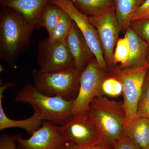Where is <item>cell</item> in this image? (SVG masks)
Returning a JSON list of instances; mask_svg holds the SVG:
<instances>
[{"label": "cell", "mask_w": 149, "mask_h": 149, "mask_svg": "<svg viewBox=\"0 0 149 149\" xmlns=\"http://www.w3.org/2000/svg\"><path fill=\"white\" fill-rule=\"evenodd\" d=\"M77 149H99V144L92 146L85 147V148H78Z\"/></svg>", "instance_id": "29"}, {"label": "cell", "mask_w": 149, "mask_h": 149, "mask_svg": "<svg viewBox=\"0 0 149 149\" xmlns=\"http://www.w3.org/2000/svg\"><path fill=\"white\" fill-rule=\"evenodd\" d=\"M99 149H113L112 147L103 144H99Z\"/></svg>", "instance_id": "30"}, {"label": "cell", "mask_w": 149, "mask_h": 149, "mask_svg": "<svg viewBox=\"0 0 149 149\" xmlns=\"http://www.w3.org/2000/svg\"><path fill=\"white\" fill-rule=\"evenodd\" d=\"M111 69V76L118 79L122 85L123 102L126 112L123 131L130 127L136 118L137 106L148 68L146 64L132 68L112 67Z\"/></svg>", "instance_id": "5"}, {"label": "cell", "mask_w": 149, "mask_h": 149, "mask_svg": "<svg viewBox=\"0 0 149 149\" xmlns=\"http://www.w3.org/2000/svg\"><path fill=\"white\" fill-rule=\"evenodd\" d=\"M51 0H0L1 7L10 8L20 14L35 29H42L41 18Z\"/></svg>", "instance_id": "12"}, {"label": "cell", "mask_w": 149, "mask_h": 149, "mask_svg": "<svg viewBox=\"0 0 149 149\" xmlns=\"http://www.w3.org/2000/svg\"><path fill=\"white\" fill-rule=\"evenodd\" d=\"M15 101L36 107L44 120L57 125H63L72 116L71 109L73 101L47 95L37 90L33 84H27L21 88L17 93Z\"/></svg>", "instance_id": "3"}, {"label": "cell", "mask_w": 149, "mask_h": 149, "mask_svg": "<svg viewBox=\"0 0 149 149\" xmlns=\"http://www.w3.org/2000/svg\"><path fill=\"white\" fill-rule=\"evenodd\" d=\"M77 148L78 147L76 146L75 144L73 143L69 142L67 146L65 148V149H77Z\"/></svg>", "instance_id": "28"}, {"label": "cell", "mask_w": 149, "mask_h": 149, "mask_svg": "<svg viewBox=\"0 0 149 149\" xmlns=\"http://www.w3.org/2000/svg\"><path fill=\"white\" fill-rule=\"evenodd\" d=\"M145 117L149 119V70L144 80L142 93L136 110V118Z\"/></svg>", "instance_id": "22"}, {"label": "cell", "mask_w": 149, "mask_h": 149, "mask_svg": "<svg viewBox=\"0 0 149 149\" xmlns=\"http://www.w3.org/2000/svg\"><path fill=\"white\" fill-rule=\"evenodd\" d=\"M89 21L97 31L104 56L108 66H113L115 47L121 29L118 21L115 9L96 17H88Z\"/></svg>", "instance_id": "11"}, {"label": "cell", "mask_w": 149, "mask_h": 149, "mask_svg": "<svg viewBox=\"0 0 149 149\" xmlns=\"http://www.w3.org/2000/svg\"><path fill=\"white\" fill-rule=\"evenodd\" d=\"M102 90L104 95L118 97L122 94V85L116 77L108 76L102 83Z\"/></svg>", "instance_id": "23"}, {"label": "cell", "mask_w": 149, "mask_h": 149, "mask_svg": "<svg viewBox=\"0 0 149 149\" xmlns=\"http://www.w3.org/2000/svg\"><path fill=\"white\" fill-rule=\"evenodd\" d=\"M80 11L88 17L100 16L115 8V0H71Z\"/></svg>", "instance_id": "17"}, {"label": "cell", "mask_w": 149, "mask_h": 149, "mask_svg": "<svg viewBox=\"0 0 149 149\" xmlns=\"http://www.w3.org/2000/svg\"><path fill=\"white\" fill-rule=\"evenodd\" d=\"M87 113L95 123L101 143L112 148L122 135L126 120L123 101H116L105 95L97 97L90 104Z\"/></svg>", "instance_id": "2"}, {"label": "cell", "mask_w": 149, "mask_h": 149, "mask_svg": "<svg viewBox=\"0 0 149 149\" xmlns=\"http://www.w3.org/2000/svg\"><path fill=\"white\" fill-rule=\"evenodd\" d=\"M34 28L18 12L2 7L0 11V59L10 66L29 47Z\"/></svg>", "instance_id": "1"}, {"label": "cell", "mask_w": 149, "mask_h": 149, "mask_svg": "<svg viewBox=\"0 0 149 149\" xmlns=\"http://www.w3.org/2000/svg\"><path fill=\"white\" fill-rule=\"evenodd\" d=\"M149 149V148H148V149Z\"/></svg>", "instance_id": "32"}, {"label": "cell", "mask_w": 149, "mask_h": 149, "mask_svg": "<svg viewBox=\"0 0 149 149\" xmlns=\"http://www.w3.org/2000/svg\"><path fill=\"white\" fill-rule=\"evenodd\" d=\"M130 56L129 41L125 35L118 39L116 43L113 54V66L123 68L128 62Z\"/></svg>", "instance_id": "21"}, {"label": "cell", "mask_w": 149, "mask_h": 149, "mask_svg": "<svg viewBox=\"0 0 149 149\" xmlns=\"http://www.w3.org/2000/svg\"><path fill=\"white\" fill-rule=\"evenodd\" d=\"M122 134L127 136L139 149H148L149 147V118H136Z\"/></svg>", "instance_id": "16"}, {"label": "cell", "mask_w": 149, "mask_h": 149, "mask_svg": "<svg viewBox=\"0 0 149 149\" xmlns=\"http://www.w3.org/2000/svg\"><path fill=\"white\" fill-rule=\"evenodd\" d=\"M125 32V35L129 41L130 56L127 63L122 68L139 67L145 65L149 44L143 40L130 25Z\"/></svg>", "instance_id": "15"}, {"label": "cell", "mask_w": 149, "mask_h": 149, "mask_svg": "<svg viewBox=\"0 0 149 149\" xmlns=\"http://www.w3.org/2000/svg\"><path fill=\"white\" fill-rule=\"evenodd\" d=\"M145 0H115V9L121 31L125 32L134 13Z\"/></svg>", "instance_id": "18"}, {"label": "cell", "mask_w": 149, "mask_h": 149, "mask_svg": "<svg viewBox=\"0 0 149 149\" xmlns=\"http://www.w3.org/2000/svg\"><path fill=\"white\" fill-rule=\"evenodd\" d=\"M129 25L149 45V18L131 21Z\"/></svg>", "instance_id": "24"}, {"label": "cell", "mask_w": 149, "mask_h": 149, "mask_svg": "<svg viewBox=\"0 0 149 149\" xmlns=\"http://www.w3.org/2000/svg\"><path fill=\"white\" fill-rule=\"evenodd\" d=\"M105 71L99 66L95 58L91 60L83 69L78 93L71 107V116L87 112L94 99L104 95L102 85L108 77Z\"/></svg>", "instance_id": "6"}, {"label": "cell", "mask_w": 149, "mask_h": 149, "mask_svg": "<svg viewBox=\"0 0 149 149\" xmlns=\"http://www.w3.org/2000/svg\"><path fill=\"white\" fill-rule=\"evenodd\" d=\"M13 83H7L0 87V130L10 128H19L32 135L39 129L45 120L39 109L33 107L34 113L29 118L22 120H13L7 116L3 107V94L6 89L13 86Z\"/></svg>", "instance_id": "13"}, {"label": "cell", "mask_w": 149, "mask_h": 149, "mask_svg": "<svg viewBox=\"0 0 149 149\" xmlns=\"http://www.w3.org/2000/svg\"><path fill=\"white\" fill-rule=\"evenodd\" d=\"M113 149H140L127 136L122 134L112 146Z\"/></svg>", "instance_id": "25"}, {"label": "cell", "mask_w": 149, "mask_h": 149, "mask_svg": "<svg viewBox=\"0 0 149 149\" xmlns=\"http://www.w3.org/2000/svg\"><path fill=\"white\" fill-rule=\"evenodd\" d=\"M51 2L64 10L71 17L84 36L97 63L106 71L109 67L105 59L101 42L97 31L89 21L88 17L78 10L71 0H51Z\"/></svg>", "instance_id": "9"}, {"label": "cell", "mask_w": 149, "mask_h": 149, "mask_svg": "<svg viewBox=\"0 0 149 149\" xmlns=\"http://www.w3.org/2000/svg\"><path fill=\"white\" fill-rule=\"evenodd\" d=\"M13 136L21 149H65L69 143L62 134L61 125L46 120L29 139Z\"/></svg>", "instance_id": "10"}, {"label": "cell", "mask_w": 149, "mask_h": 149, "mask_svg": "<svg viewBox=\"0 0 149 149\" xmlns=\"http://www.w3.org/2000/svg\"><path fill=\"white\" fill-rule=\"evenodd\" d=\"M61 130L65 140L78 148L101 143L98 128L87 112L72 116L65 123L61 125Z\"/></svg>", "instance_id": "8"}, {"label": "cell", "mask_w": 149, "mask_h": 149, "mask_svg": "<svg viewBox=\"0 0 149 149\" xmlns=\"http://www.w3.org/2000/svg\"><path fill=\"white\" fill-rule=\"evenodd\" d=\"M17 143L13 136L3 134L0 137V149H21L17 148Z\"/></svg>", "instance_id": "27"}, {"label": "cell", "mask_w": 149, "mask_h": 149, "mask_svg": "<svg viewBox=\"0 0 149 149\" xmlns=\"http://www.w3.org/2000/svg\"><path fill=\"white\" fill-rule=\"evenodd\" d=\"M81 72L75 68L52 72L34 69L32 74L33 85L47 95L73 101L79 90Z\"/></svg>", "instance_id": "4"}, {"label": "cell", "mask_w": 149, "mask_h": 149, "mask_svg": "<svg viewBox=\"0 0 149 149\" xmlns=\"http://www.w3.org/2000/svg\"><path fill=\"white\" fill-rule=\"evenodd\" d=\"M73 23L71 17L61 9L58 22L52 35L49 37V40L53 42L66 41Z\"/></svg>", "instance_id": "19"}, {"label": "cell", "mask_w": 149, "mask_h": 149, "mask_svg": "<svg viewBox=\"0 0 149 149\" xmlns=\"http://www.w3.org/2000/svg\"><path fill=\"white\" fill-rule=\"evenodd\" d=\"M149 18V0H145L131 18V21Z\"/></svg>", "instance_id": "26"}, {"label": "cell", "mask_w": 149, "mask_h": 149, "mask_svg": "<svg viewBox=\"0 0 149 149\" xmlns=\"http://www.w3.org/2000/svg\"><path fill=\"white\" fill-rule=\"evenodd\" d=\"M61 8L50 2L46 6L41 18L42 28H45L49 33V37L52 35L59 18Z\"/></svg>", "instance_id": "20"}, {"label": "cell", "mask_w": 149, "mask_h": 149, "mask_svg": "<svg viewBox=\"0 0 149 149\" xmlns=\"http://www.w3.org/2000/svg\"><path fill=\"white\" fill-rule=\"evenodd\" d=\"M37 62L42 72L61 71L74 67L67 40L53 42L49 37L40 41L37 48Z\"/></svg>", "instance_id": "7"}, {"label": "cell", "mask_w": 149, "mask_h": 149, "mask_svg": "<svg viewBox=\"0 0 149 149\" xmlns=\"http://www.w3.org/2000/svg\"><path fill=\"white\" fill-rule=\"evenodd\" d=\"M146 65L147 66H148L149 70V46L148 49V52H147Z\"/></svg>", "instance_id": "31"}, {"label": "cell", "mask_w": 149, "mask_h": 149, "mask_svg": "<svg viewBox=\"0 0 149 149\" xmlns=\"http://www.w3.org/2000/svg\"><path fill=\"white\" fill-rule=\"evenodd\" d=\"M67 42L73 58L74 67L82 71L93 59L94 55L83 34L74 22L67 38Z\"/></svg>", "instance_id": "14"}]
</instances>
